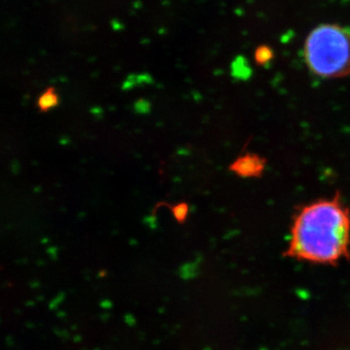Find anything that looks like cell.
I'll return each instance as SVG.
<instances>
[{"mask_svg": "<svg viewBox=\"0 0 350 350\" xmlns=\"http://www.w3.org/2000/svg\"><path fill=\"white\" fill-rule=\"evenodd\" d=\"M286 256L337 265L350 256V209L339 194L311 201L296 212Z\"/></svg>", "mask_w": 350, "mask_h": 350, "instance_id": "6da1fadb", "label": "cell"}, {"mask_svg": "<svg viewBox=\"0 0 350 350\" xmlns=\"http://www.w3.org/2000/svg\"><path fill=\"white\" fill-rule=\"evenodd\" d=\"M304 62L310 72L322 79L350 75V29L337 23L313 28L304 41Z\"/></svg>", "mask_w": 350, "mask_h": 350, "instance_id": "7a4b0ae2", "label": "cell"}, {"mask_svg": "<svg viewBox=\"0 0 350 350\" xmlns=\"http://www.w3.org/2000/svg\"><path fill=\"white\" fill-rule=\"evenodd\" d=\"M230 168L238 176L256 177L264 171L265 160L254 154H245L237 158Z\"/></svg>", "mask_w": 350, "mask_h": 350, "instance_id": "3957f363", "label": "cell"}, {"mask_svg": "<svg viewBox=\"0 0 350 350\" xmlns=\"http://www.w3.org/2000/svg\"><path fill=\"white\" fill-rule=\"evenodd\" d=\"M59 104V96L53 87H49L40 94L36 105L40 112L46 113Z\"/></svg>", "mask_w": 350, "mask_h": 350, "instance_id": "277c9868", "label": "cell"}, {"mask_svg": "<svg viewBox=\"0 0 350 350\" xmlns=\"http://www.w3.org/2000/svg\"><path fill=\"white\" fill-rule=\"evenodd\" d=\"M171 212L173 214V217L178 223H184L188 217V214H189V205L186 202H180L177 203L175 205H172L171 207Z\"/></svg>", "mask_w": 350, "mask_h": 350, "instance_id": "5b68a950", "label": "cell"}]
</instances>
